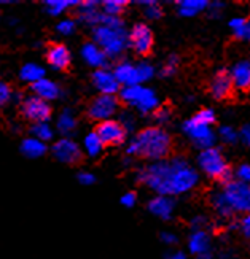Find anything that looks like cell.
Wrapping results in <instances>:
<instances>
[{
  "mask_svg": "<svg viewBox=\"0 0 250 259\" xmlns=\"http://www.w3.org/2000/svg\"><path fill=\"white\" fill-rule=\"evenodd\" d=\"M245 22L247 19L244 18H233L230 21V27L234 33V37L236 38H239V40H244V33H245Z\"/></svg>",
  "mask_w": 250,
  "mask_h": 259,
  "instance_id": "f35d334b",
  "label": "cell"
},
{
  "mask_svg": "<svg viewBox=\"0 0 250 259\" xmlns=\"http://www.w3.org/2000/svg\"><path fill=\"white\" fill-rule=\"evenodd\" d=\"M231 91H233V81H231L230 72L219 70L217 73H215V76L212 78L210 94L215 99H225L231 94Z\"/></svg>",
  "mask_w": 250,
  "mask_h": 259,
  "instance_id": "7402d4cb",
  "label": "cell"
},
{
  "mask_svg": "<svg viewBox=\"0 0 250 259\" xmlns=\"http://www.w3.org/2000/svg\"><path fill=\"white\" fill-rule=\"evenodd\" d=\"M140 7H144V15L147 19H152V21H156L163 16V10L160 7V4L156 2H139Z\"/></svg>",
  "mask_w": 250,
  "mask_h": 259,
  "instance_id": "d6a6232c",
  "label": "cell"
},
{
  "mask_svg": "<svg viewBox=\"0 0 250 259\" xmlns=\"http://www.w3.org/2000/svg\"><path fill=\"white\" fill-rule=\"evenodd\" d=\"M206 224H207V221H206V218H204V217H195V218L191 220V228L195 229V231H202Z\"/></svg>",
  "mask_w": 250,
  "mask_h": 259,
  "instance_id": "bcb514c9",
  "label": "cell"
},
{
  "mask_svg": "<svg viewBox=\"0 0 250 259\" xmlns=\"http://www.w3.org/2000/svg\"><path fill=\"white\" fill-rule=\"evenodd\" d=\"M172 140L170 135L161 127H147L142 129L135 137L128 143L126 154L139 156L150 161H163L169 154Z\"/></svg>",
  "mask_w": 250,
  "mask_h": 259,
  "instance_id": "6da1fadb",
  "label": "cell"
},
{
  "mask_svg": "<svg viewBox=\"0 0 250 259\" xmlns=\"http://www.w3.org/2000/svg\"><path fill=\"white\" fill-rule=\"evenodd\" d=\"M153 118L160 126L166 124V122H169V119H170V110L167 107H158L153 111Z\"/></svg>",
  "mask_w": 250,
  "mask_h": 259,
  "instance_id": "60d3db41",
  "label": "cell"
},
{
  "mask_svg": "<svg viewBox=\"0 0 250 259\" xmlns=\"http://www.w3.org/2000/svg\"><path fill=\"white\" fill-rule=\"evenodd\" d=\"M230 76H231L233 86H236L237 89H248L250 88V62L248 61L236 62L231 67Z\"/></svg>",
  "mask_w": 250,
  "mask_h": 259,
  "instance_id": "603a6c76",
  "label": "cell"
},
{
  "mask_svg": "<svg viewBox=\"0 0 250 259\" xmlns=\"http://www.w3.org/2000/svg\"><path fill=\"white\" fill-rule=\"evenodd\" d=\"M91 81H93V86L97 89L99 94L117 96V93H120V89H121L115 75H113V70H109V69L94 70L93 76H91Z\"/></svg>",
  "mask_w": 250,
  "mask_h": 259,
  "instance_id": "5bb4252c",
  "label": "cell"
},
{
  "mask_svg": "<svg viewBox=\"0 0 250 259\" xmlns=\"http://www.w3.org/2000/svg\"><path fill=\"white\" fill-rule=\"evenodd\" d=\"M239 139L242 140V143H244L245 146H248V148H250V122H248V124H245V126L241 129Z\"/></svg>",
  "mask_w": 250,
  "mask_h": 259,
  "instance_id": "7dc6e473",
  "label": "cell"
},
{
  "mask_svg": "<svg viewBox=\"0 0 250 259\" xmlns=\"http://www.w3.org/2000/svg\"><path fill=\"white\" fill-rule=\"evenodd\" d=\"M121 205L126 207V208H132L135 204H137V194L132 193V191H128V193H124L120 199Z\"/></svg>",
  "mask_w": 250,
  "mask_h": 259,
  "instance_id": "f6af8a7d",
  "label": "cell"
},
{
  "mask_svg": "<svg viewBox=\"0 0 250 259\" xmlns=\"http://www.w3.org/2000/svg\"><path fill=\"white\" fill-rule=\"evenodd\" d=\"M223 196L233 211L250 213V185L233 180L228 185H225Z\"/></svg>",
  "mask_w": 250,
  "mask_h": 259,
  "instance_id": "30bf717a",
  "label": "cell"
},
{
  "mask_svg": "<svg viewBox=\"0 0 250 259\" xmlns=\"http://www.w3.org/2000/svg\"><path fill=\"white\" fill-rule=\"evenodd\" d=\"M172 161H156L137 172V182L150 188L158 196H170Z\"/></svg>",
  "mask_w": 250,
  "mask_h": 259,
  "instance_id": "7a4b0ae2",
  "label": "cell"
},
{
  "mask_svg": "<svg viewBox=\"0 0 250 259\" xmlns=\"http://www.w3.org/2000/svg\"><path fill=\"white\" fill-rule=\"evenodd\" d=\"M47 62L54 70H65L69 69L72 62V53L64 43H53L47 50Z\"/></svg>",
  "mask_w": 250,
  "mask_h": 259,
  "instance_id": "2e32d148",
  "label": "cell"
},
{
  "mask_svg": "<svg viewBox=\"0 0 250 259\" xmlns=\"http://www.w3.org/2000/svg\"><path fill=\"white\" fill-rule=\"evenodd\" d=\"M184 132L191 139L193 145H195L196 148H199L201 151L213 148L215 134H213L212 127L202 124V122H199L195 116L184 122Z\"/></svg>",
  "mask_w": 250,
  "mask_h": 259,
  "instance_id": "8fae6325",
  "label": "cell"
},
{
  "mask_svg": "<svg viewBox=\"0 0 250 259\" xmlns=\"http://www.w3.org/2000/svg\"><path fill=\"white\" fill-rule=\"evenodd\" d=\"M120 124L124 127V131H126L128 134L134 129L135 126V119H134V115H131L129 111H123V113L120 115Z\"/></svg>",
  "mask_w": 250,
  "mask_h": 259,
  "instance_id": "b9f144b4",
  "label": "cell"
},
{
  "mask_svg": "<svg viewBox=\"0 0 250 259\" xmlns=\"http://www.w3.org/2000/svg\"><path fill=\"white\" fill-rule=\"evenodd\" d=\"M195 118L199 122H202V124H206V126H212L213 122H215V113H213L210 108H202V110H199Z\"/></svg>",
  "mask_w": 250,
  "mask_h": 259,
  "instance_id": "ab89813d",
  "label": "cell"
},
{
  "mask_svg": "<svg viewBox=\"0 0 250 259\" xmlns=\"http://www.w3.org/2000/svg\"><path fill=\"white\" fill-rule=\"evenodd\" d=\"M120 110V99L117 96H105L99 94L96 96L86 107V115L89 119L99 122H104L113 119Z\"/></svg>",
  "mask_w": 250,
  "mask_h": 259,
  "instance_id": "ba28073f",
  "label": "cell"
},
{
  "mask_svg": "<svg viewBox=\"0 0 250 259\" xmlns=\"http://www.w3.org/2000/svg\"><path fill=\"white\" fill-rule=\"evenodd\" d=\"M161 242L167 243V245H174L177 243V235L172 232H163L161 234Z\"/></svg>",
  "mask_w": 250,
  "mask_h": 259,
  "instance_id": "f907efd6",
  "label": "cell"
},
{
  "mask_svg": "<svg viewBox=\"0 0 250 259\" xmlns=\"http://www.w3.org/2000/svg\"><path fill=\"white\" fill-rule=\"evenodd\" d=\"M113 75H115L117 81L120 83L121 88L140 84L139 72H137V64H132L129 61H121V62H118L115 65V69H113Z\"/></svg>",
  "mask_w": 250,
  "mask_h": 259,
  "instance_id": "ac0fdd59",
  "label": "cell"
},
{
  "mask_svg": "<svg viewBox=\"0 0 250 259\" xmlns=\"http://www.w3.org/2000/svg\"><path fill=\"white\" fill-rule=\"evenodd\" d=\"M120 102L134 107L142 115H149L160 107V99L156 97L155 91L144 84L128 86L120 89Z\"/></svg>",
  "mask_w": 250,
  "mask_h": 259,
  "instance_id": "277c9868",
  "label": "cell"
},
{
  "mask_svg": "<svg viewBox=\"0 0 250 259\" xmlns=\"http://www.w3.org/2000/svg\"><path fill=\"white\" fill-rule=\"evenodd\" d=\"M207 7H209V4L206 0H182V2H178V5H177L178 13L185 18L196 16Z\"/></svg>",
  "mask_w": 250,
  "mask_h": 259,
  "instance_id": "83f0119b",
  "label": "cell"
},
{
  "mask_svg": "<svg viewBox=\"0 0 250 259\" xmlns=\"http://www.w3.org/2000/svg\"><path fill=\"white\" fill-rule=\"evenodd\" d=\"M177 69H178V58H177V56H169L160 73H161V76L169 78V76H174L175 75Z\"/></svg>",
  "mask_w": 250,
  "mask_h": 259,
  "instance_id": "8d00e7d4",
  "label": "cell"
},
{
  "mask_svg": "<svg viewBox=\"0 0 250 259\" xmlns=\"http://www.w3.org/2000/svg\"><path fill=\"white\" fill-rule=\"evenodd\" d=\"M241 229H242L245 237L250 239V213H247V215L242 218V221H241Z\"/></svg>",
  "mask_w": 250,
  "mask_h": 259,
  "instance_id": "c3c4849f",
  "label": "cell"
},
{
  "mask_svg": "<svg viewBox=\"0 0 250 259\" xmlns=\"http://www.w3.org/2000/svg\"><path fill=\"white\" fill-rule=\"evenodd\" d=\"M19 78H21V81L33 84V83L43 80V78H47V70H45V67L40 65V64L27 62V64H24L21 67Z\"/></svg>",
  "mask_w": 250,
  "mask_h": 259,
  "instance_id": "484cf974",
  "label": "cell"
},
{
  "mask_svg": "<svg viewBox=\"0 0 250 259\" xmlns=\"http://www.w3.org/2000/svg\"><path fill=\"white\" fill-rule=\"evenodd\" d=\"M237 182L250 185V164H241L236 170Z\"/></svg>",
  "mask_w": 250,
  "mask_h": 259,
  "instance_id": "7bdbcfd3",
  "label": "cell"
},
{
  "mask_svg": "<svg viewBox=\"0 0 250 259\" xmlns=\"http://www.w3.org/2000/svg\"><path fill=\"white\" fill-rule=\"evenodd\" d=\"M19 111H21V116L26 121L32 122V124L50 122L51 115H53L51 105L33 94L22 97L21 104H19Z\"/></svg>",
  "mask_w": 250,
  "mask_h": 259,
  "instance_id": "52a82bcc",
  "label": "cell"
},
{
  "mask_svg": "<svg viewBox=\"0 0 250 259\" xmlns=\"http://www.w3.org/2000/svg\"><path fill=\"white\" fill-rule=\"evenodd\" d=\"M223 4L222 2H212L207 8H209V11H210V15L212 16H219L220 13H222V10H223Z\"/></svg>",
  "mask_w": 250,
  "mask_h": 259,
  "instance_id": "681fc988",
  "label": "cell"
},
{
  "mask_svg": "<svg viewBox=\"0 0 250 259\" xmlns=\"http://www.w3.org/2000/svg\"><path fill=\"white\" fill-rule=\"evenodd\" d=\"M96 134L105 146H120L126 142L128 132L120 124L117 119H109L104 122H99L96 126Z\"/></svg>",
  "mask_w": 250,
  "mask_h": 259,
  "instance_id": "4fadbf2b",
  "label": "cell"
},
{
  "mask_svg": "<svg viewBox=\"0 0 250 259\" xmlns=\"http://www.w3.org/2000/svg\"><path fill=\"white\" fill-rule=\"evenodd\" d=\"M128 47L139 56H147L153 48V32L147 24L132 26L128 32Z\"/></svg>",
  "mask_w": 250,
  "mask_h": 259,
  "instance_id": "7c38bea8",
  "label": "cell"
},
{
  "mask_svg": "<svg viewBox=\"0 0 250 259\" xmlns=\"http://www.w3.org/2000/svg\"><path fill=\"white\" fill-rule=\"evenodd\" d=\"M80 5V2H64V0H48L43 4L45 11L50 16H61L62 13L69 10H77V7Z\"/></svg>",
  "mask_w": 250,
  "mask_h": 259,
  "instance_id": "f1b7e54d",
  "label": "cell"
},
{
  "mask_svg": "<svg viewBox=\"0 0 250 259\" xmlns=\"http://www.w3.org/2000/svg\"><path fill=\"white\" fill-rule=\"evenodd\" d=\"M219 135H220V139L228 145H234L236 142H239V134H237L231 126H222L219 131Z\"/></svg>",
  "mask_w": 250,
  "mask_h": 259,
  "instance_id": "74e56055",
  "label": "cell"
},
{
  "mask_svg": "<svg viewBox=\"0 0 250 259\" xmlns=\"http://www.w3.org/2000/svg\"><path fill=\"white\" fill-rule=\"evenodd\" d=\"M212 205H213L215 211H217L220 217L228 218V217H231L233 213H234V211L231 210L230 204H228V202H226V199H225L223 193L213 194V197H212Z\"/></svg>",
  "mask_w": 250,
  "mask_h": 259,
  "instance_id": "1f68e13d",
  "label": "cell"
},
{
  "mask_svg": "<svg viewBox=\"0 0 250 259\" xmlns=\"http://www.w3.org/2000/svg\"><path fill=\"white\" fill-rule=\"evenodd\" d=\"M56 129H53V126L50 122H40V124H32L30 126V137L37 139L43 143H48L54 139Z\"/></svg>",
  "mask_w": 250,
  "mask_h": 259,
  "instance_id": "f546056e",
  "label": "cell"
},
{
  "mask_svg": "<svg viewBox=\"0 0 250 259\" xmlns=\"http://www.w3.org/2000/svg\"><path fill=\"white\" fill-rule=\"evenodd\" d=\"M105 145L102 143V140L99 139V135L96 134V131L88 132L83 137V143H82V150L83 154H86L91 159H96L102 153H104Z\"/></svg>",
  "mask_w": 250,
  "mask_h": 259,
  "instance_id": "d4e9b609",
  "label": "cell"
},
{
  "mask_svg": "<svg viewBox=\"0 0 250 259\" xmlns=\"http://www.w3.org/2000/svg\"><path fill=\"white\" fill-rule=\"evenodd\" d=\"M75 13L78 16V21L82 22L85 26L89 27H97L100 26V21H102V13L100 10V4L96 2V0H86V2H80V5L77 7Z\"/></svg>",
  "mask_w": 250,
  "mask_h": 259,
  "instance_id": "9a60e30c",
  "label": "cell"
},
{
  "mask_svg": "<svg viewBox=\"0 0 250 259\" xmlns=\"http://www.w3.org/2000/svg\"><path fill=\"white\" fill-rule=\"evenodd\" d=\"M15 102V93L11 86L5 81H0V110Z\"/></svg>",
  "mask_w": 250,
  "mask_h": 259,
  "instance_id": "e575fe53",
  "label": "cell"
},
{
  "mask_svg": "<svg viewBox=\"0 0 250 259\" xmlns=\"http://www.w3.org/2000/svg\"><path fill=\"white\" fill-rule=\"evenodd\" d=\"M198 259H212V256H210L209 253H206V254H201V256H198Z\"/></svg>",
  "mask_w": 250,
  "mask_h": 259,
  "instance_id": "db71d44e",
  "label": "cell"
},
{
  "mask_svg": "<svg viewBox=\"0 0 250 259\" xmlns=\"http://www.w3.org/2000/svg\"><path fill=\"white\" fill-rule=\"evenodd\" d=\"M198 185V174L185 159H172V177H170V196L188 193Z\"/></svg>",
  "mask_w": 250,
  "mask_h": 259,
  "instance_id": "8992f818",
  "label": "cell"
},
{
  "mask_svg": "<svg viewBox=\"0 0 250 259\" xmlns=\"http://www.w3.org/2000/svg\"><path fill=\"white\" fill-rule=\"evenodd\" d=\"M137 72H139V80H140V84L152 80V78L155 76V67L150 64V62H139L137 64Z\"/></svg>",
  "mask_w": 250,
  "mask_h": 259,
  "instance_id": "d590c367",
  "label": "cell"
},
{
  "mask_svg": "<svg viewBox=\"0 0 250 259\" xmlns=\"http://www.w3.org/2000/svg\"><path fill=\"white\" fill-rule=\"evenodd\" d=\"M209 235L204 231H195L188 239V248L193 254H206L209 253Z\"/></svg>",
  "mask_w": 250,
  "mask_h": 259,
  "instance_id": "4316f807",
  "label": "cell"
},
{
  "mask_svg": "<svg viewBox=\"0 0 250 259\" xmlns=\"http://www.w3.org/2000/svg\"><path fill=\"white\" fill-rule=\"evenodd\" d=\"M78 129V119L75 111L69 107H65L56 118V132L61 134V137L72 139V135Z\"/></svg>",
  "mask_w": 250,
  "mask_h": 259,
  "instance_id": "ffe728a7",
  "label": "cell"
},
{
  "mask_svg": "<svg viewBox=\"0 0 250 259\" xmlns=\"http://www.w3.org/2000/svg\"><path fill=\"white\" fill-rule=\"evenodd\" d=\"M244 40L250 41V19H247L245 22V33H244Z\"/></svg>",
  "mask_w": 250,
  "mask_h": 259,
  "instance_id": "f5cc1de1",
  "label": "cell"
},
{
  "mask_svg": "<svg viewBox=\"0 0 250 259\" xmlns=\"http://www.w3.org/2000/svg\"><path fill=\"white\" fill-rule=\"evenodd\" d=\"M75 30H77V21L74 18H64L58 22V26H56V32L62 37L74 35Z\"/></svg>",
  "mask_w": 250,
  "mask_h": 259,
  "instance_id": "836d02e7",
  "label": "cell"
},
{
  "mask_svg": "<svg viewBox=\"0 0 250 259\" xmlns=\"http://www.w3.org/2000/svg\"><path fill=\"white\" fill-rule=\"evenodd\" d=\"M166 259H187V256L180 251H174V253H167Z\"/></svg>",
  "mask_w": 250,
  "mask_h": 259,
  "instance_id": "816d5d0a",
  "label": "cell"
},
{
  "mask_svg": "<svg viewBox=\"0 0 250 259\" xmlns=\"http://www.w3.org/2000/svg\"><path fill=\"white\" fill-rule=\"evenodd\" d=\"M126 8H128V2H124V0H105V2L100 4L102 13L115 18H120Z\"/></svg>",
  "mask_w": 250,
  "mask_h": 259,
  "instance_id": "4dcf8cb0",
  "label": "cell"
},
{
  "mask_svg": "<svg viewBox=\"0 0 250 259\" xmlns=\"http://www.w3.org/2000/svg\"><path fill=\"white\" fill-rule=\"evenodd\" d=\"M93 41L107 54L109 59H117L128 48V30L97 26L93 29Z\"/></svg>",
  "mask_w": 250,
  "mask_h": 259,
  "instance_id": "3957f363",
  "label": "cell"
},
{
  "mask_svg": "<svg viewBox=\"0 0 250 259\" xmlns=\"http://www.w3.org/2000/svg\"><path fill=\"white\" fill-rule=\"evenodd\" d=\"M198 165L204 174H207L209 177L219 180V182L223 185H228L230 182H233L231 168L228 167V164H226L222 151L219 148H215V146L199 153Z\"/></svg>",
  "mask_w": 250,
  "mask_h": 259,
  "instance_id": "5b68a950",
  "label": "cell"
},
{
  "mask_svg": "<svg viewBox=\"0 0 250 259\" xmlns=\"http://www.w3.org/2000/svg\"><path fill=\"white\" fill-rule=\"evenodd\" d=\"M30 89L33 96L40 97L42 100H45V102H48V104L59 100L64 94V89L54 80H50V78H43V80L30 84Z\"/></svg>",
  "mask_w": 250,
  "mask_h": 259,
  "instance_id": "e0dca14e",
  "label": "cell"
},
{
  "mask_svg": "<svg viewBox=\"0 0 250 259\" xmlns=\"http://www.w3.org/2000/svg\"><path fill=\"white\" fill-rule=\"evenodd\" d=\"M51 154L58 162L64 165H77L83 159L82 145H78L74 139L61 137L51 146Z\"/></svg>",
  "mask_w": 250,
  "mask_h": 259,
  "instance_id": "9c48e42d",
  "label": "cell"
},
{
  "mask_svg": "<svg viewBox=\"0 0 250 259\" xmlns=\"http://www.w3.org/2000/svg\"><path fill=\"white\" fill-rule=\"evenodd\" d=\"M77 180H78V183L83 185V186H91V185L96 183V175L88 172V170H82V172H78Z\"/></svg>",
  "mask_w": 250,
  "mask_h": 259,
  "instance_id": "ee69618b",
  "label": "cell"
},
{
  "mask_svg": "<svg viewBox=\"0 0 250 259\" xmlns=\"http://www.w3.org/2000/svg\"><path fill=\"white\" fill-rule=\"evenodd\" d=\"M19 150L22 156H26L27 159H39V157L47 154V143H43L33 137H26L21 142Z\"/></svg>",
  "mask_w": 250,
  "mask_h": 259,
  "instance_id": "cb8c5ba5",
  "label": "cell"
},
{
  "mask_svg": "<svg viewBox=\"0 0 250 259\" xmlns=\"http://www.w3.org/2000/svg\"><path fill=\"white\" fill-rule=\"evenodd\" d=\"M174 208H175V202L174 199H170V196H155L149 202L150 213L161 220H170Z\"/></svg>",
  "mask_w": 250,
  "mask_h": 259,
  "instance_id": "44dd1931",
  "label": "cell"
},
{
  "mask_svg": "<svg viewBox=\"0 0 250 259\" xmlns=\"http://www.w3.org/2000/svg\"><path fill=\"white\" fill-rule=\"evenodd\" d=\"M80 56L85 61L86 65L93 67V69L99 70V69H105V65L109 62L107 54L102 51L94 41H86L83 43V47L80 50Z\"/></svg>",
  "mask_w": 250,
  "mask_h": 259,
  "instance_id": "d6986e66",
  "label": "cell"
}]
</instances>
